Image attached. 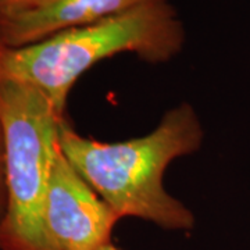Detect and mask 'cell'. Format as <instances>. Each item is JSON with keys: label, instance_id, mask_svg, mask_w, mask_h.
<instances>
[{"label": "cell", "instance_id": "1", "mask_svg": "<svg viewBox=\"0 0 250 250\" xmlns=\"http://www.w3.org/2000/svg\"><path fill=\"white\" fill-rule=\"evenodd\" d=\"M203 141V124L189 103L168 110L152 132L121 142L82 136L68 120L59 131L65 159L120 218L184 232L195 228V214L166 190L163 179L172 161L199 152Z\"/></svg>", "mask_w": 250, "mask_h": 250}, {"label": "cell", "instance_id": "4", "mask_svg": "<svg viewBox=\"0 0 250 250\" xmlns=\"http://www.w3.org/2000/svg\"><path fill=\"white\" fill-rule=\"evenodd\" d=\"M46 227L57 250H99L111 241L116 211L65 159L54 156L45 211Z\"/></svg>", "mask_w": 250, "mask_h": 250}, {"label": "cell", "instance_id": "2", "mask_svg": "<svg viewBox=\"0 0 250 250\" xmlns=\"http://www.w3.org/2000/svg\"><path fill=\"white\" fill-rule=\"evenodd\" d=\"M184 45L185 27L170 0H164L95 24L67 28L34 43L0 45V80L35 88L65 118L72 86L98 62L132 53L160 64L177 57Z\"/></svg>", "mask_w": 250, "mask_h": 250}, {"label": "cell", "instance_id": "6", "mask_svg": "<svg viewBox=\"0 0 250 250\" xmlns=\"http://www.w3.org/2000/svg\"><path fill=\"white\" fill-rule=\"evenodd\" d=\"M53 0H0V25L43 9Z\"/></svg>", "mask_w": 250, "mask_h": 250}, {"label": "cell", "instance_id": "8", "mask_svg": "<svg viewBox=\"0 0 250 250\" xmlns=\"http://www.w3.org/2000/svg\"><path fill=\"white\" fill-rule=\"evenodd\" d=\"M99 250H120L118 248H117L116 245L113 243V242H110V243H107V245H104L103 248H100Z\"/></svg>", "mask_w": 250, "mask_h": 250}, {"label": "cell", "instance_id": "7", "mask_svg": "<svg viewBox=\"0 0 250 250\" xmlns=\"http://www.w3.org/2000/svg\"><path fill=\"white\" fill-rule=\"evenodd\" d=\"M7 206V184H6V138L4 128L0 120V221L6 213Z\"/></svg>", "mask_w": 250, "mask_h": 250}, {"label": "cell", "instance_id": "3", "mask_svg": "<svg viewBox=\"0 0 250 250\" xmlns=\"http://www.w3.org/2000/svg\"><path fill=\"white\" fill-rule=\"evenodd\" d=\"M0 120L6 138L7 206L0 250H57L46 227L49 178L65 118L39 90L0 80Z\"/></svg>", "mask_w": 250, "mask_h": 250}, {"label": "cell", "instance_id": "5", "mask_svg": "<svg viewBox=\"0 0 250 250\" xmlns=\"http://www.w3.org/2000/svg\"><path fill=\"white\" fill-rule=\"evenodd\" d=\"M157 1L164 0H53L32 14L0 25V45L34 43L62 29L95 24Z\"/></svg>", "mask_w": 250, "mask_h": 250}]
</instances>
